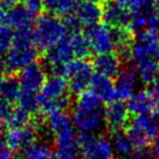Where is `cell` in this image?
<instances>
[{"label": "cell", "instance_id": "obj_1", "mask_svg": "<svg viewBox=\"0 0 159 159\" xmlns=\"http://www.w3.org/2000/svg\"><path fill=\"white\" fill-rule=\"evenodd\" d=\"M37 47L32 37V32L16 33V39L5 56H0V75H13L36 62Z\"/></svg>", "mask_w": 159, "mask_h": 159}, {"label": "cell", "instance_id": "obj_2", "mask_svg": "<svg viewBox=\"0 0 159 159\" xmlns=\"http://www.w3.org/2000/svg\"><path fill=\"white\" fill-rule=\"evenodd\" d=\"M72 124L80 133L94 134L105 123L100 99L91 91L80 94L71 116Z\"/></svg>", "mask_w": 159, "mask_h": 159}, {"label": "cell", "instance_id": "obj_3", "mask_svg": "<svg viewBox=\"0 0 159 159\" xmlns=\"http://www.w3.org/2000/svg\"><path fill=\"white\" fill-rule=\"evenodd\" d=\"M69 83L61 74H52L47 77L39 93V108L44 113L64 111L70 106Z\"/></svg>", "mask_w": 159, "mask_h": 159}, {"label": "cell", "instance_id": "obj_4", "mask_svg": "<svg viewBox=\"0 0 159 159\" xmlns=\"http://www.w3.org/2000/svg\"><path fill=\"white\" fill-rule=\"evenodd\" d=\"M63 21L52 14H42L35 21L32 37L37 49L47 51L66 37Z\"/></svg>", "mask_w": 159, "mask_h": 159}, {"label": "cell", "instance_id": "obj_5", "mask_svg": "<svg viewBox=\"0 0 159 159\" xmlns=\"http://www.w3.org/2000/svg\"><path fill=\"white\" fill-rule=\"evenodd\" d=\"M126 134L136 149H145L159 139V122L149 115L135 116L129 122Z\"/></svg>", "mask_w": 159, "mask_h": 159}, {"label": "cell", "instance_id": "obj_6", "mask_svg": "<svg viewBox=\"0 0 159 159\" xmlns=\"http://www.w3.org/2000/svg\"><path fill=\"white\" fill-rule=\"evenodd\" d=\"M59 74L63 75L69 83V89L73 94H82L89 87L94 76V66L85 59L72 60Z\"/></svg>", "mask_w": 159, "mask_h": 159}, {"label": "cell", "instance_id": "obj_7", "mask_svg": "<svg viewBox=\"0 0 159 159\" xmlns=\"http://www.w3.org/2000/svg\"><path fill=\"white\" fill-rule=\"evenodd\" d=\"M46 125L53 135L57 148L70 147L77 144L72 120L66 111H55L47 115Z\"/></svg>", "mask_w": 159, "mask_h": 159}, {"label": "cell", "instance_id": "obj_8", "mask_svg": "<svg viewBox=\"0 0 159 159\" xmlns=\"http://www.w3.org/2000/svg\"><path fill=\"white\" fill-rule=\"evenodd\" d=\"M77 145L83 159H113L115 156L112 143L105 136L80 133Z\"/></svg>", "mask_w": 159, "mask_h": 159}, {"label": "cell", "instance_id": "obj_9", "mask_svg": "<svg viewBox=\"0 0 159 159\" xmlns=\"http://www.w3.org/2000/svg\"><path fill=\"white\" fill-rule=\"evenodd\" d=\"M85 36L89 39L92 51L97 55L112 52L116 49L112 27L107 24H95L85 27Z\"/></svg>", "mask_w": 159, "mask_h": 159}, {"label": "cell", "instance_id": "obj_10", "mask_svg": "<svg viewBox=\"0 0 159 159\" xmlns=\"http://www.w3.org/2000/svg\"><path fill=\"white\" fill-rule=\"evenodd\" d=\"M39 134L36 124H29L19 129H10L6 135L7 143L13 152H24L26 148L35 144Z\"/></svg>", "mask_w": 159, "mask_h": 159}, {"label": "cell", "instance_id": "obj_11", "mask_svg": "<svg viewBox=\"0 0 159 159\" xmlns=\"http://www.w3.org/2000/svg\"><path fill=\"white\" fill-rule=\"evenodd\" d=\"M73 58H74V55H73L69 37H64L52 48L48 49L45 53L46 64L51 70L58 71L59 73L61 72L63 66H66L72 61Z\"/></svg>", "mask_w": 159, "mask_h": 159}, {"label": "cell", "instance_id": "obj_12", "mask_svg": "<svg viewBox=\"0 0 159 159\" xmlns=\"http://www.w3.org/2000/svg\"><path fill=\"white\" fill-rule=\"evenodd\" d=\"M104 118L107 128L111 132H119L128 126L130 122V110L123 102L113 100L105 108Z\"/></svg>", "mask_w": 159, "mask_h": 159}, {"label": "cell", "instance_id": "obj_13", "mask_svg": "<svg viewBox=\"0 0 159 159\" xmlns=\"http://www.w3.org/2000/svg\"><path fill=\"white\" fill-rule=\"evenodd\" d=\"M47 76L44 66L38 62H34L21 71L20 81L21 91L39 94L46 82Z\"/></svg>", "mask_w": 159, "mask_h": 159}, {"label": "cell", "instance_id": "obj_14", "mask_svg": "<svg viewBox=\"0 0 159 159\" xmlns=\"http://www.w3.org/2000/svg\"><path fill=\"white\" fill-rule=\"evenodd\" d=\"M137 72L133 68H123L116 76L115 100L124 102L134 95Z\"/></svg>", "mask_w": 159, "mask_h": 159}, {"label": "cell", "instance_id": "obj_15", "mask_svg": "<svg viewBox=\"0 0 159 159\" xmlns=\"http://www.w3.org/2000/svg\"><path fill=\"white\" fill-rule=\"evenodd\" d=\"M34 14L23 5H16L7 11L6 22L14 30L16 33L32 32L34 27Z\"/></svg>", "mask_w": 159, "mask_h": 159}, {"label": "cell", "instance_id": "obj_16", "mask_svg": "<svg viewBox=\"0 0 159 159\" xmlns=\"http://www.w3.org/2000/svg\"><path fill=\"white\" fill-rule=\"evenodd\" d=\"M102 20L110 27H128L132 13L117 3L115 0H106L102 7Z\"/></svg>", "mask_w": 159, "mask_h": 159}, {"label": "cell", "instance_id": "obj_17", "mask_svg": "<svg viewBox=\"0 0 159 159\" xmlns=\"http://www.w3.org/2000/svg\"><path fill=\"white\" fill-rule=\"evenodd\" d=\"M157 98L152 95L150 91H139L135 93L129 99L128 108L130 113L134 116H143L152 112V108L155 106Z\"/></svg>", "mask_w": 159, "mask_h": 159}, {"label": "cell", "instance_id": "obj_18", "mask_svg": "<svg viewBox=\"0 0 159 159\" xmlns=\"http://www.w3.org/2000/svg\"><path fill=\"white\" fill-rule=\"evenodd\" d=\"M121 58L118 53L109 52L97 55L93 61L94 70L108 77L117 76L121 70Z\"/></svg>", "mask_w": 159, "mask_h": 159}, {"label": "cell", "instance_id": "obj_19", "mask_svg": "<svg viewBox=\"0 0 159 159\" xmlns=\"http://www.w3.org/2000/svg\"><path fill=\"white\" fill-rule=\"evenodd\" d=\"M75 16L85 27L98 24L102 19V9L98 3L82 1L75 10Z\"/></svg>", "mask_w": 159, "mask_h": 159}, {"label": "cell", "instance_id": "obj_20", "mask_svg": "<svg viewBox=\"0 0 159 159\" xmlns=\"http://www.w3.org/2000/svg\"><path fill=\"white\" fill-rule=\"evenodd\" d=\"M91 92L100 99V102H113L115 100V84L110 77L96 73L92 79L89 85Z\"/></svg>", "mask_w": 159, "mask_h": 159}, {"label": "cell", "instance_id": "obj_21", "mask_svg": "<svg viewBox=\"0 0 159 159\" xmlns=\"http://www.w3.org/2000/svg\"><path fill=\"white\" fill-rule=\"evenodd\" d=\"M20 93V81L14 75H0V99L13 104L18 102Z\"/></svg>", "mask_w": 159, "mask_h": 159}, {"label": "cell", "instance_id": "obj_22", "mask_svg": "<svg viewBox=\"0 0 159 159\" xmlns=\"http://www.w3.org/2000/svg\"><path fill=\"white\" fill-rule=\"evenodd\" d=\"M79 0H44V9L49 14L66 18L75 12Z\"/></svg>", "mask_w": 159, "mask_h": 159}, {"label": "cell", "instance_id": "obj_23", "mask_svg": "<svg viewBox=\"0 0 159 159\" xmlns=\"http://www.w3.org/2000/svg\"><path fill=\"white\" fill-rule=\"evenodd\" d=\"M134 66L139 80L147 85H152L156 77L159 75V60L148 58L135 64Z\"/></svg>", "mask_w": 159, "mask_h": 159}, {"label": "cell", "instance_id": "obj_24", "mask_svg": "<svg viewBox=\"0 0 159 159\" xmlns=\"http://www.w3.org/2000/svg\"><path fill=\"white\" fill-rule=\"evenodd\" d=\"M136 43L143 47L152 59L159 60V33L144 31L139 35Z\"/></svg>", "mask_w": 159, "mask_h": 159}, {"label": "cell", "instance_id": "obj_25", "mask_svg": "<svg viewBox=\"0 0 159 159\" xmlns=\"http://www.w3.org/2000/svg\"><path fill=\"white\" fill-rule=\"evenodd\" d=\"M69 39H70V44L71 47H72L74 58H76V59H85V58H87L91 55V45H89V39H87L85 35H82L80 33L73 34V35H70Z\"/></svg>", "mask_w": 159, "mask_h": 159}, {"label": "cell", "instance_id": "obj_26", "mask_svg": "<svg viewBox=\"0 0 159 159\" xmlns=\"http://www.w3.org/2000/svg\"><path fill=\"white\" fill-rule=\"evenodd\" d=\"M111 143H112L115 152L117 155H119L120 157L130 156L135 148L132 142H131L130 137L128 136V134L122 132V131L113 133Z\"/></svg>", "mask_w": 159, "mask_h": 159}, {"label": "cell", "instance_id": "obj_27", "mask_svg": "<svg viewBox=\"0 0 159 159\" xmlns=\"http://www.w3.org/2000/svg\"><path fill=\"white\" fill-rule=\"evenodd\" d=\"M51 147L46 143H35L23 152L22 159H53Z\"/></svg>", "mask_w": 159, "mask_h": 159}, {"label": "cell", "instance_id": "obj_28", "mask_svg": "<svg viewBox=\"0 0 159 159\" xmlns=\"http://www.w3.org/2000/svg\"><path fill=\"white\" fill-rule=\"evenodd\" d=\"M19 108L23 109L30 115H35L39 108V94L21 91L18 99Z\"/></svg>", "mask_w": 159, "mask_h": 159}, {"label": "cell", "instance_id": "obj_29", "mask_svg": "<svg viewBox=\"0 0 159 159\" xmlns=\"http://www.w3.org/2000/svg\"><path fill=\"white\" fill-rule=\"evenodd\" d=\"M115 1L131 13H137V12L149 13L152 11L154 7L152 0H115Z\"/></svg>", "mask_w": 159, "mask_h": 159}, {"label": "cell", "instance_id": "obj_30", "mask_svg": "<svg viewBox=\"0 0 159 159\" xmlns=\"http://www.w3.org/2000/svg\"><path fill=\"white\" fill-rule=\"evenodd\" d=\"M16 39L14 30L6 23H0V55L7 53Z\"/></svg>", "mask_w": 159, "mask_h": 159}, {"label": "cell", "instance_id": "obj_31", "mask_svg": "<svg viewBox=\"0 0 159 159\" xmlns=\"http://www.w3.org/2000/svg\"><path fill=\"white\" fill-rule=\"evenodd\" d=\"M30 118H31L30 113H27L23 109L18 108L13 109L12 113L10 115V117L8 118L6 122H7V125L9 126V129H19L29 125Z\"/></svg>", "mask_w": 159, "mask_h": 159}, {"label": "cell", "instance_id": "obj_32", "mask_svg": "<svg viewBox=\"0 0 159 159\" xmlns=\"http://www.w3.org/2000/svg\"><path fill=\"white\" fill-rule=\"evenodd\" d=\"M147 14L145 12H137L132 13L130 23L128 29L133 33V35H139L146 30V23H147Z\"/></svg>", "mask_w": 159, "mask_h": 159}, {"label": "cell", "instance_id": "obj_33", "mask_svg": "<svg viewBox=\"0 0 159 159\" xmlns=\"http://www.w3.org/2000/svg\"><path fill=\"white\" fill-rule=\"evenodd\" d=\"M55 159H80L79 145L70 146V147L57 148L55 154Z\"/></svg>", "mask_w": 159, "mask_h": 159}, {"label": "cell", "instance_id": "obj_34", "mask_svg": "<svg viewBox=\"0 0 159 159\" xmlns=\"http://www.w3.org/2000/svg\"><path fill=\"white\" fill-rule=\"evenodd\" d=\"M63 24L66 26V33L70 34V35H73V34H77L80 33V30H81V22L77 20V18L75 16V14H71V16H68L63 19Z\"/></svg>", "mask_w": 159, "mask_h": 159}, {"label": "cell", "instance_id": "obj_35", "mask_svg": "<svg viewBox=\"0 0 159 159\" xmlns=\"http://www.w3.org/2000/svg\"><path fill=\"white\" fill-rule=\"evenodd\" d=\"M145 31L159 33V16L156 12L152 11L147 14V23Z\"/></svg>", "mask_w": 159, "mask_h": 159}, {"label": "cell", "instance_id": "obj_36", "mask_svg": "<svg viewBox=\"0 0 159 159\" xmlns=\"http://www.w3.org/2000/svg\"><path fill=\"white\" fill-rule=\"evenodd\" d=\"M23 6L36 16L44 9V0H23Z\"/></svg>", "mask_w": 159, "mask_h": 159}, {"label": "cell", "instance_id": "obj_37", "mask_svg": "<svg viewBox=\"0 0 159 159\" xmlns=\"http://www.w3.org/2000/svg\"><path fill=\"white\" fill-rule=\"evenodd\" d=\"M0 159H13V150L10 148L7 139L0 136Z\"/></svg>", "mask_w": 159, "mask_h": 159}, {"label": "cell", "instance_id": "obj_38", "mask_svg": "<svg viewBox=\"0 0 159 159\" xmlns=\"http://www.w3.org/2000/svg\"><path fill=\"white\" fill-rule=\"evenodd\" d=\"M12 111H13V109L11 107V104L0 99V116L5 119V121H7V119L10 117Z\"/></svg>", "mask_w": 159, "mask_h": 159}, {"label": "cell", "instance_id": "obj_39", "mask_svg": "<svg viewBox=\"0 0 159 159\" xmlns=\"http://www.w3.org/2000/svg\"><path fill=\"white\" fill-rule=\"evenodd\" d=\"M150 154L154 159H159V139L150 146Z\"/></svg>", "mask_w": 159, "mask_h": 159}, {"label": "cell", "instance_id": "obj_40", "mask_svg": "<svg viewBox=\"0 0 159 159\" xmlns=\"http://www.w3.org/2000/svg\"><path fill=\"white\" fill-rule=\"evenodd\" d=\"M150 92H152V95H154L157 99H159V75L156 77V80H155L154 82H152Z\"/></svg>", "mask_w": 159, "mask_h": 159}, {"label": "cell", "instance_id": "obj_41", "mask_svg": "<svg viewBox=\"0 0 159 159\" xmlns=\"http://www.w3.org/2000/svg\"><path fill=\"white\" fill-rule=\"evenodd\" d=\"M6 18H7V11L6 7L0 1V23H6Z\"/></svg>", "mask_w": 159, "mask_h": 159}, {"label": "cell", "instance_id": "obj_42", "mask_svg": "<svg viewBox=\"0 0 159 159\" xmlns=\"http://www.w3.org/2000/svg\"><path fill=\"white\" fill-rule=\"evenodd\" d=\"M150 116H152V117H155V118H159V99H156L155 106H154V108H152V112Z\"/></svg>", "mask_w": 159, "mask_h": 159}, {"label": "cell", "instance_id": "obj_43", "mask_svg": "<svg viewBox=\"0 0 159 159\" xmlns=\"http://www.w3.org/2000/svg\"><path fill=\"white\" fill-rule=\"evenodd\" d=\"M130 159H154L152 157H150V156H148V155H146V154H137V155H134V156H132Z\"/></svg>", "mask_w": 159, "mask_h": 159}, {"label": "cell", "instance_id": "obj_44", "mask_svg": "<svg viewBox=\"0 0 159 159\" xmlns=\"http://www.w3.org/2000/svg\"><path fill=\"white\" fill-rule=\"evenodd\" d=\"M152 11L156 12L159 16V0H156L154 2V7H152Z\"/></svg>", "mask_w": 159, "mask_h": 159}, {"label": "cell", "instance_id": "obj_45", "mask_svg": "<svg viewBox=\"0 0 159 159\" xmlns=\"http://www.w3.org/2000/svg\"><path fill=\"white\" fill-rule=\"evenodd\" d=\"M3 125H5V119L0 116V132H1V130L3 129Z\"/></svg>", "mask_w": 159, "mask_h": 159}, {"label": "cell", "instance_id": "obj_46", "mask_svg": "<svg viewBox=\"0 0 159 159\" xmlns=\"http://www.w3.org/2000/svg\"><path fill=\"white\" fill-rule=\"evenodd\" d=\"M82 1H89V2H96V3H98L100 0H82Z\"/></svg>", "mask_w": 159, "mask_h": 159}, {"label": "cell", "instance_id": "obj_47", "mask_svg": "<svg viewBox=\"0 0 159 159\" xmlns=\"http://www.w3.org/2000/svg\"><path fill=\"white\" fill-rule=\"evenodd\" d=\"M53 159H55V158H53Z\"/></svg>", "mask_w": 159, "mask_h": 159}]
</instances>
